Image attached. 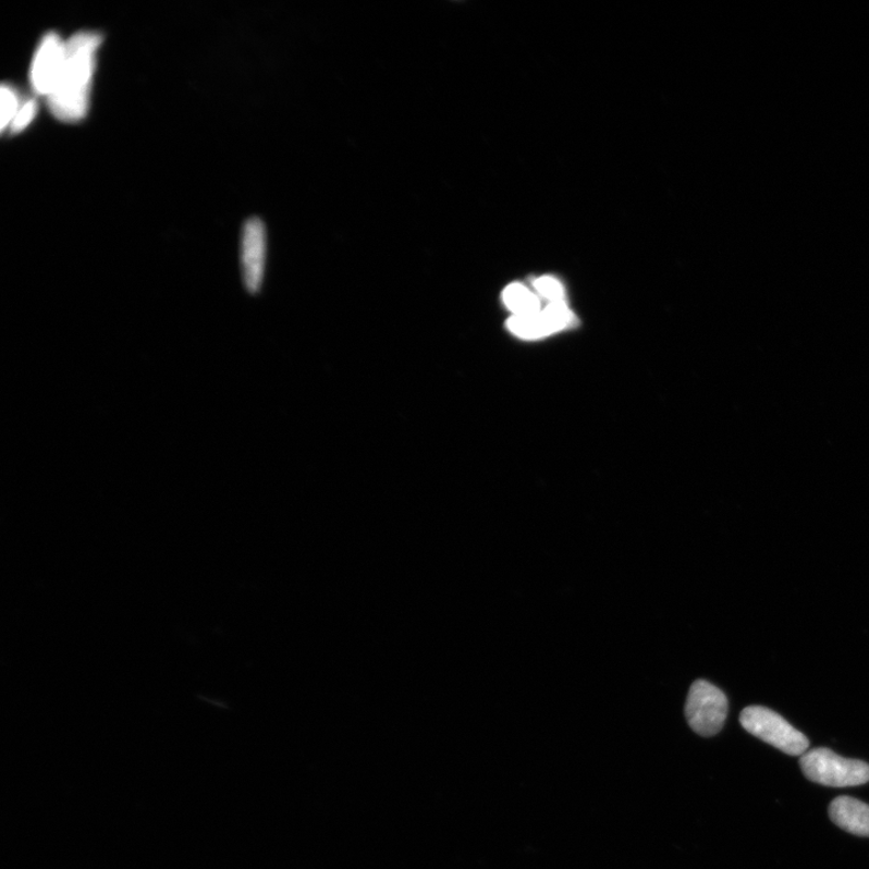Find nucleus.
Segmentation results:
<instances>
[{"label":"nucleus","instance_id":"f257e3e1","mask_svg":"<svg viewBox=\"0 0 869 869\" xmlns=\"http://www.w3.org/2000/svg\"><path fill=\"white\" fill-rule=\"evenodd\" d=\"M103 37L97 32L76 33L65 41L62 70L48 97L52 115L63 122L83 120L88 107L96 71L97 51Z\"/></svg>","mask_w":869,"mask_h":869},{"label":"nucleus","instance_id":"f03ea898","mask_svg":"<svg viewBox=\"0 0 869 869\" xmlns=\"http://www.w3.org/2000/svg\"><path fill=\"white\" fill-rule=\"evenodd\" d=\"M801 772L810 782L831 787L859 786L869 782V764L843 757L827 748L800 756Z\"/></svg>","mask_w":869,"mask_h":869},{"label":"nucleus","instance_id":"7ed1b4c3","mask_svg":"<svg viewBox=\"0 0 869 869\" xmlns=\"http://www.w3.org/2000/svg\"><path fill=\"white\" fill-rule=\"evenodd\" d=\"M741 723L756 738L787 755L801 756L809 748L806 735L771 709L757 706L745 708L741 714Z\"/></svg>","mask_w":869,"mask_h":869},{"label":"nucleus","instance_id":"20e7f679","mask_svg":"<svg viewBox=\"0 0 869 869\" xmlns=\"http://www.w3.org/2000/svg\"><path fill=\"white\" fill-rule=\"evenodd\" d=\"M685 712L690 729L701 737H712L726 721L729 699L719 687L698 680L690 686Z\"/></svg>","mask_w":869,"mask_h":869},{"label":"nucleus","instance_id":"39448f33","mask_svg":"<svg viewBox=\"0 0 869 869\" xmlns=\"http://www.w3.org/2000/svg\"><path fill=\"white\" fill-rule=\"evenodd\" d=\"M267 238L264 222L249 219L242 233L241 265L243 283L252 295L258 294L262 286L266 266Z\"/></svg>","mask_w":869,"mask_h":869},{"label":"nucleus","instance_id":"423d86ee","mask_svg":"<svg viewBox=\"0 0 869 869\" xmlns=\"http://www.w3.org/2000/svg\"><path fill=\"white\" fill-rule=\"evenodd\" d=\"M65 53V41L50 32L44 36L33 58L30 66V84L37 95L49 97L62 70Z\"/></svg>","mask_w":869,"mask_h":869},{"label":"nucleus","instance_id":"0eeeda50","mask_svg":"<svg viewBox=\"0 0 869 869\" xmlns=\"http://www.w3.org/2000/svg\"><path fill=\"white\" fill-rule=\"evenodd\" d=\"M574 321L575 317L570 307L566 306L564 301H559V303H551L537 315L526 317L512 316L506 326L514 335L521 339L535 340L550 336L554 332L570 328Z\"/></svg>","mask_w":869,"mask_h":869},{"label":"nucleus","instance_id":"6e6552de","mask_svg":"<svg viewBox=\"0 0 869 869\" xmlns=\"http://www.w3.org/2000/svg\"><path fill=\"white\" fill-rule=\"evenodd\" d=\"M830 818L839 828L860 837H869V806L848 796L835 798Z\"/></svg>","mask_w":869,"mask_h":869},{"label":"nucleus","instance_id":"1a4fd4ad","mask_svg":"<svg viewBox=\"0 0 869 869\" xmlns=\"http://www.w3.org/2000/svg\"><path fill=\"white\" fill-rule=\"evenodd\" d=\"M503 301L512 314L517 317L533 316L541 311L539 297L519 283L510 284L504 290Z\"/></svg>","mask_w":869,"mask_h":869},{"label":"nucleus","instance_id":"9d476101","mask_svg":"<svg viewBox=\"0 0 869 869\" xmlns=\"http://www.w3.org/2000/svg\"><path fill=\"white\" fill-rule=\"evenodd\" d=\"M22 103L15 88L11 85L2 86V131L10 127L11 122L19 113Z\"/></svg>","mask_w":869,"mask_h":869},{"label":"nucleus","instance_id":"9b49d317","mask_svg":"<svg viewBox=\"0 0 869 869\" xmlns=\"http://www.w3.org/2000/svg\"><path fill=\"white\" fill-rule=\"evenodd\" d=\"M534 287L541 297L549 299L550 303H559V301H564V286L553 277L544 276L539 278V280L534 282Z\"/></svg>","mask_w":869,"mask_h":869},{"label":"nucleus","instance_id":"f8f14e48","mask_svg":"<svg viewBox=\"0 0 869 869\" xmlns=\"http://www.w3.org/2000/svg\"><path fill=\"white\" fill-rule=\"evenodd\" d=\"M37 111L38 105L36 99H28L25 103H22L17 115L9 127L11 135H16V133L26 130L28 125H30V122L35 120Z\"/></svg>","mask_w":869,"mask_h":869}]
</instances>
